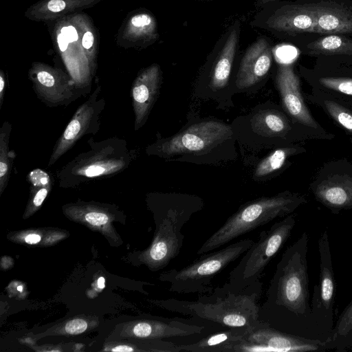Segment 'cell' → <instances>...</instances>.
<instances>
[{"mask_svg": "<svg viewBox=\"0 0 352 352\" xmlns=\"http://www.w3.org/2000/svg\"><path fill=\"white\" fill-rule=\"evenodd\" d=\"M308 245L305 232L282 254L260 306L259 319L281 331L320 340L309 301Z\"/></svg>", "mask_w": 352, "mask_h": 352, "instance_id": "obj_1", "label": "cell"}, {"mask_svg": "<svg viewBox=\"0 0 352 352\" xmlns=\"http://www.w3.org/2000/svg\"><path fill=\"white\" fill-rule=\"evenodd\" d=\"M263 284L258 280L243 289H236L228 282L218 285L196 300L175 298L159 301L158 305L172 312L204 319L228 328L252 329L259 319V299Z\"/></svg>", "mask_w": 352, "mask_h": 352, "instance_id": "obj_2", "label": "cell"}, {"mask_svg": "<svg viewBox=\"0 0 352 352\" xmlns=\"http://www.w3.org/2000/svg\"><path fill=\"white\" fill-rule=\"evenodd\" d=\"M204 204L193 197L170 195L153 206L155 230L151 245L138 255L140 263L152 271L166 267L180 253L184 235L182 230Z\"/></svg>", "mask_w": 352, "mask_h": 352, "instance_id": "obj_3", "label": "cell"}, {"mask_svg": "<svg viewBox=\"0 0 352 352\" xmlns=\"http://www.w3.org/2000/svg\"><path fill=\"white\" fill-rule=\"evenodd\" d=\"M307 200L303 195L285 191L261 197L241 206L199 248L204 254L221 248L237 237L278 218L293 213Z\"/></svg>", "mask_w": 352, "mask_h": 352, "instance_id": "obj_4", "label": "cell"}, {"mask_svg": "<svg viewBox=\"0 0 352 352\" xmlns=\"http://www.w3.org/2000/svg\"><path fill=\"white\" fill-rule=\"evenodd\" d=\"M254 243L250 239L232 243L217 251L204 254L181 269H170L160 280L170 283L169 292L177 294H209L214 278L243 255Z\"/></svg>", "mask_w": 352, "mask_h": 352, "instance_id": "obj_5", "label": "cell"}, {"mask_svg": "<svg viewBox=\"0 0 352 352\" xmlns=\"http://www.w3.org/2000/svg\"><path fill=\"white\" fill-rule=\"evenodd\" d=\"M296 221V215L292 213L262 231L258 241L230 272V285L241 289L260 280L267 265L289 238Z\"/></svg>", "mask_w": 352, "mask_h": 352, "instance_id": "obj_6", "label": "cell"}, {"mask_svg": "<svg viewBox=\"0 0 352 352\" xmlns=\"http://www.w3.org/2000/svg\"><path fill=\"white\" fill-rule=\"evenodd\" d=\"M91 148L63 168L59 173L60 184L66 182V184L72 185L82 179L116 174L124 170L132 160L126 142L122 140H107Z\"/></svg>", "mask_w": 352, "mask_h": 352, "instance_id": "obj_7", "label": "cell"}, {"mask_svg": "<svg viewBox=\"0 0 352 352\" xmlns=\"http://www.w3.org/2000/svg\"><path fill=\"white\" fill-rule=\"evenodd\" d=\"M251 24L294 43L317 36L314 13L305 0L272 2L263 8Z\"/></svg>", "mask_w": 352, "mask_h": 352, "instance_id": "obj_8", "label": "cell"}, {"mask_svg": "<svg viewBox=\"0 0 352 352\" xmlns=\"http://www.w3.org/2000/svg\"><path fill=\"white\" fill-rule=\"evenodd\" d=\"M309 190L315 199L334 214L352 210V162L342 158L324 164Z\"/></svg>", "mask_w": 352, "mask_h": 352, "instance_id": "obj_9", "label": "cell"}, {"mask_svg": "<svg viewBox=\"0 0 352 352\" xmlns=\"http://www.w3.org/2000/svg\"><path fill=\"white\" fill-rule=\"evenodd\" d=\"M50 23L54 47L60 56L67 73L77 87L83 91L90 87L93 76L81 43L79 30L72 14Z\"/></svg>", "mask_w": 352, "mask_h": 352, "instance_id": "obj_10", "label": "cell"}, {"mask_svg": "<svg viewBox=\"0 0 352 352\" xmlns=\"http://www.w3.org/2000/svg\"><path fill=\"white\" fill-rule=\"evenodd\" d=\"M318 252L320 280L319 285L314 286L311 306L320 340L326 342L335 325L333 307L336 295V281L327 230L320 234L318 239Z\"/></svg>", "mask_w": 352, "mask_h": 352, "instance_id": "obj_11", "label": "cell"}, {"mask_svg": "<svg viewBox=\"0 0 352 352\" xmlns=\"http://www.w3.org/2000/svg\"><path fill=\"white\" fill-rule=\"evenodd\" d=\"M28 78L37 97L50 107L67 106L82 91L67 72L47 63L34 61L28 71Z\"/></svg>", "mask_w": 352, "mask_h": 352, "instance_id": "obj_12", "label": "cell"}, {"mask_svg": "<svg viewBox=\"0 0 352 352\" xmlns=\"http://www.w3.org/2000/svg\"><path fill=\"white\" fill-rule=\"evenodd\" d=\"M231 135V128L225 123L202 122L163 142L157 151L168 156L205 151L227 140Z\"/></svg>", "mask_w": 352, "mask_h": 352, "instance_id": "obj_13", "label": "cell"}, {"mask_svg": "<svg viewBox=\"0 0 352 352\" xmlns=\"http://www.w3.org/2000/svg\"><path fill=\"white\" fill-rule=\"evenodd\" d=\"M275 82L283 108L294 122L324 135L329 140L334 138V135L327 132L309 110L301 91L299 76L292 63H279Z\"/></svg>", "mask_w": 352, "mask_h": 352, "instance_id": "obj_14", "label": "cell"}, {"mask_svg": "<svg viewBox=\"0 0 352 352\" xmlns=\"http://www.w3.org/2000/svg\"><path fill=\"white\" fill-rule=\"evenodd\" d=\"M204 326L186 322L179 318L144 316L118 327L117 338L158 340L200 334Z\"/></svg>", "mask_w": 352, "mask_h": 352, "instance_id": "obj_15", "label": "cell"}, {"mask_svg": "<svg viewBox=\"0 0 352 352\" xmlns=\"http://www.w3.org/2000/svg\"><path fill=\"white\" fill-rule=\"evenodd\" d=\"M100 89L98 85L89 99L76 110L55 144L48 166L56 163L82 136L95 133L99 130L100 115L105 105L104 100L102 98H99Z\"/></svg>", "mask_w": 352, "mask_h": 352, "instance_id": "obj_16", "label": "cell"}, {"mask_svg": "<svg viewBox=\"0 0 352 352\" xmlns=\"http://www.w3.org/2000/svg\"><path fill=\"white\" fill-rule=\"evenodd\" d=\"M298 70L311 89L352 100L351 65L316 59L312 67L300 65Z\"/></svg>", "mask_w": 352, "mask_h": 352, "instance_id": "obj_17", "label": "cell"}, {"mask_svg": "<svg viewBox=\"0 0 352 352\" xmlns=\"http://www.w3.org/2000/svg\"><path fill=\"white\" fill-rule=\"evenodd\" d=\"M159 38L155 16L145 8L131 11L116 36V45L124 49L144 50Z\"/></svg>", "mask_w": 352, "mask_h": 352, "instance_id": "obj_18", "label": "cell"}, {"mask_svg": "<svg viewBox=\"0 0 352 352\" xmlns=\"http://www.w3.org/2000/svg\"><path fill=\"white\" fill-rule=\"evenodd\" d=\"M245 340L265 345L272 352H306L327 350L325 342L285 333L261 322L248 331Z\"/></svg>", "mask_w": 352, "mask_h": 352, "instance_id": "obj_19", "label": "cell"}, {"mask_svg": "<svg viewBox=\"0 0 352 352\" xmlns=\"http://www.w3.org/2000/svg\"><path fill=\"white\" fill-rule=\"evenodd\" d=\"M316 19V35L352 36V0H305Z\"/></svg>", "mask_w": 352, "mask_h": 352, "instance_id": "obj_20", "label": "cell"}, {"mask_svg": "<svg viewBox=\"0 0 352 352\" xmlns=\"http://www.w3.org/2000/svg\"><path fill=\"white\" fill-rule=\"evenodd\" d=\"M294 44L305 56L352 66V36H311Z\"/></svg>", "mask_w": 352, "mask_h": 352, "instance_id": "obj_21", "label": "cell"}, {"mask_svg": "<svg viewBox=\"0 0 352 352\" xmlns=\"http://www.w3.org/2000/svg\"><path fill=\"white\" fill-rule=\"evenodd\" d=\"M272 59V47L268 38H257L241 59L236 78V87L245 89L261 80L269 72Z\"/></svg>", "mask_w": 352, "mask_h": 352, "instance_id": "obj_22", "label": "cell"}, {"mask_svg": "<svg viewBox=\"0 0 352 352\" xmlns=\"http://www.w3.org/2000/svg\"><path fill=\"white\" fill-rule=\"evenodd\" d=\"M160 80L161 70L156 63L144 68L136 76L131 88L135 130L141 128L146 121L157 96Z\"/></svg>", "mask_w": 352, "mask_h": 352, "instance_id": "obj_23", "label": "cell"}, {"mask_svg": "<svg viewBox=\"0 0 352 352\" xmlns=\"http://www.w3.org/2000/svg\"><path fill=\"white\" fill-rule=\"evenodd\" d=\"M104 0H38L25 12L26 19L50 23L64 16L93 8Z\"/></svg>", "mask_w": 352, "mask_h": 352, "instance_id": "obj_24", "label": "cell"}, {"mask_svg": "<svg viewBox=\"0 0 352 352\" xmlns=\"http://www.w3.org/2000/svg\"><path fill=\"white\" fill-rule=\"evenodd\" d=\"M304 97L309 103L321 109L335 124L352 135V100L315 89L305 94Z\"/></svg>", "mask_w": 352, "mask_h": 352, "instance_id": "obj_25", "label": "cell"}, {"mask_svg": "<svg viewBox=\"0 0 352 352\" xmlns=\"http://www.w3.org/2000/svg\"><path fill=\"white\" fill-rule=\"evenodd\" d=\"M248 330L230 327L228 330L208 335L197 342L178 344V347L181 351L232 352L233 346L244 339Z\"/></svg>", "mask_w": 352, "mask_h": 352, "instance_id": "obj_26", "label": "cell"}, {"mask_svg": "<svg viewBox=\"0 0 352 352\" xmlns=\"http://www.w3.org/2000/svg\"><path fill=\"white\" fill-rule=\"evenodd\" d=\"M240 24L238 21L229 31L212 71L210 86L214 89L224 88L229 80L239 43Z\"/></svg>", "mask_w": 352, "mask_h": 352, "instance_id": "obj_27", "label": "cell"}, {"mask_svg": "<svg viewBox=\"0 0 352 352\" xmlns=\"http://www.w3.org/2000/svg\"><path fill=\"white\" fill-rule=\"evenodd\" d=\"M64 211L72 219L100 231L109 230L113 221L112 214L107 208L94 204H72L66 206Z\"/></svg>", "mask_w": 352, "mask_h": 352, "instance_id": "obj_28", "label": "cell"}, {"mask_svg": "<svg viewBox=\"0 0 352 352\" xmlns=\"http://www.w3.org/2000/svg\"><path fill=\"white\" fill-rule=\"evenodd\" d=\"M79 30L81 43L89 60L93 77L97 69L99 33L90 16L85 12L72 14Z\"/></svg>", "mask_w": 352, "mask_h": 352, "instance_id": "obj_29", "label": "cell"}, {"mask_svg": "<svg viewBox=\"0 0 352 352\" xmlns=\"http://www.w3.org/2000/svg\"><path fill=\"white\" fill-rule=\"evenodd\" d=\"M326 344L327 350H352V300L338 316Z\"/></svg>", "mask_w": 352, "mask_h": 352, "instance_id": "obj_30", "label": "cell"}, {"mask_svg": "<svg viewBox=\"0 0 352 352\" xmlns=\"http://www.w3.org/2000/svg\"><path fill=\"white\" fill-rule=\"evenodd\" d=\"M305 152L304 147L296 144L276 148L257 165L254 177L260 178L275 173L286 164L289 158Z\"/></svg>", "mask_w": 352, "mask_h": 352, "instance_id": "obj_31", "label": "cell"}, {"mask_svg": "<svg viewBox=\"0 0 352 352\" xmlns=\"http://www.w3.org/2000/svg\"><path fill=\"white\" fill-rule=\"evenodd\" d=\"M11 129V124L6 121L0 131V195L7 186L15 157L14 153L9 151Z\"/></svg>", "mask_w": 352, "mask_h": 352, "instance_id": "obj_32", "label": "cell"}, {"mask_svg": "<svg viewBox=\"0 0 352 352\" xmlns=\"http://www.w3.org/2000/svg\"><path fill=\"white\" fill-rule=\"evenodd\" d=\"M50 189L51 185L33 189L36 190V191L34 192V195H32V198L27 206L25 215L28 217L30 216L41 207L45 198L47 197L49 192L50 191Z\"/></svg>", "mask_w": 352, "mask_h": 352, "instance_id": "obj_33", "label": "cell"}, {"mask_svg": "<svg viewBox=\"0 0 352 352\" xmlns=\"http://www.w3.org/2000/svg\"><path fill=\"white\" fill-rule=\"evenodd\" d=\"M88 328V322L83 318H74L65 322L60 333L67 335H78L85 331Z\"/></svg>", "mask_w": 352, "mask_h": 352, "instance_id": "obj_34", "label": "cell"}, {"mask_svg": "<svg viewBox=\"0 0 352 352\" xmlns=\"http://www.w3.org/2000/svg\"><path fill=\"white\" fill-rule=\"evenodd\" d=\"M28 181L30 182L33 189L45 187L51 185L50 175L40 168H36L30 171L28 175Z\"/></svg>", "mask_w": 352, "mask_h": 352, "instance_id": "obj_35", "label": "cell"}, {"mask_svg": "<svg viewBox=\"0 0 352 352\" xmlns=\"http://www.w3.org/2000/svg\"><path fill=\"white\" fill-rule=\"evenodd\" d=\"M272 352V350L263 344L249 342L245 339L236 344L232 352Z\"/></svg>", "mask_w": 352, "mask_h": 352, "instance_id": "obj_36", "label": "cell"}, {"mask_svg": "<svg viewBox=\"0 0 352 352\" xmlns=\"http://www.w3.org/2000/svg\"><path fill=\"white\" fill-rule=\"evenodd\" d=\"M6 88V74L1 70L0 71V108L3 102V97Z\"/></svg>", "mask_w": 352, "mask_h": 352, "instance_id": "obj_37", "label": "cell"}, {"mask_svg": "<svg viewBox=\"0 0 352 352\" xmlns=\"http://www.w3.org/2000/svg\"><path fill=\"white\" fill-rule=\"evenodd\" d=\"M253 1H254L256 7L263 8L265 6H267V4H269L272 2L278 1H280V0H253Z\"/></svg>", "mask_w": 352, "mask_h": 352, "instance_id": "obj_38", "label": "cell"}, {"mask_svg": "<svg viewBox=\"0 0 352 352\" xmlns=\"http://www.w3.org/2000/svg\"><path fill=\"white\" fill-rule=\"evenodd\" d=\"M104 282H105V280H104V277L101 276L98 278V285L99 288L103 289L104 287Z\"/></svg>", "mask_w": 352, "mask_h": 352, "instance_id": "obj_39", "label": "cell"}, {"mask_svg": "<svg viewBox=\"0 0 352 352\" xmlns=\"http://www.w3.org/2000/svg\"><path fill=\"white\" fill-rule=\"evenodd\" d=\"M16 289L19 292H22L23 288L22 285H19Z\"/></svg>", "mask_w": 352, "mask_h": 352, "instance_id": "obj_40", "label": "cell"}, {"mask_svg": "<svg viewBox=\"0 0 352 352\" xmlns=\"http://www.w3.org/2000/svg\"><path fill=\"white\" fill-rule=\"evenodd\" d=\"M199 1H213V0H199Z\"/></svg>", "mask_w": 352, "mask_h": 352, "instance_id": "obj_41", "label": "cell"}]
</instances>
